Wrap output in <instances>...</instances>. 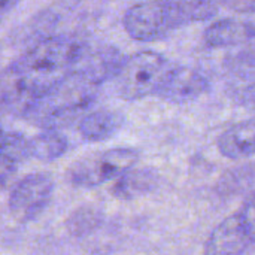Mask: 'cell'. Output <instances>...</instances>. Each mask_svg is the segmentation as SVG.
Here are the masks:
<instances>
[{"label": "cell", "mask_w": 255, "mask_h": 255, "mask_svg": "<svg viewBox=\"0 0 255 255\" xmlns=\"http://www.w3.org/2000/svg\"><path fill=\"white\" fill-rule=\"evenodd\" d=\"M88 54L72 34L39 40L0 72V112L22 117L54 85L73 73Z\"/></svg>", "instance_id": "cell-1"}, {"label": "cell", "mask_w": 255, "mask_h": 255, "mask_svg": "<svg viewBox=\"0 0 255 255\" xmlns=\"http://www.w3.org/2000/svg\"><path fill=\"white\" fill-rule=\"evenodd\" d=\"M103 82L79 66L73 73L37 99L22 115L25 121L42 128L55 130L82 120L96 103Z\"/></svg>", "instance_id": "cell-2"}, {"label": "cell", "mask_w": 255, "mask_h": 255, "mask_svg": "<svg viewBox=\"0 0 255 255\" xmlns=\"http://www.w3.org/2000/svg\"><path fill=\"white\" fill-rule=\"evenodd\" d=\"M220 4L202 0H151L130 6L123 25L127 34L139 42H154L172 31L218 13Z\"/></svg>", "instance_id": "cell-3"}, {"label": "cell", "mask_w": 255, "mask_h": 255, "mask_svg": "<svg viewBox=\"0 0 255 255\" xmlns=\"http://www.w3.org/2000/svg\"><path fill=\"white\" fill-rule=\"evenodd\" d=\"M172 66L164 55L155 51H139L126 57L115 76L118 93L126 100L157 96Z\"/></svg>", "instance_id": "cell-4"}, {"label": "cell", "mask_w": 255, "mask_h": 255, "mask_svg": "<svg viewBox=\"0 0 255 255\" xmlns=\"http://www.w3.org/2000/svg\"><path fill=\"white\" fill-rule=\"evenodd\" d=\"M255 254V191L208 236L203 255Z\"/></svg>", "instance_id": "cell-5"}, {"label": "cell", "mask_w": 255, "mask_h": 255, "mask_svg": "<svg viewBox=\"0 0 255 255\" xmlns=\"http://www.w3.org/2000/svg\"><path fill=\"white\" fill-rule=\"evenodd\" d=\"M139 152L133 148H111L78 158L67 169V181L81 188H94L121 178L134 167Z\"/></svg>", "instance_id": "cell-6"}, {"label": "cell", "mask_w": 255, "mask_h": 255, "mask_svg": "<svg viewBox=\"0 0 255 255\" xmlns=\"http://www.w3.org/2000/svg\"><path fill=\"white\" fill-rule=\"evenodd\" d=\"M54 179L48 173H30L19 179L9 194V211L19 223L36 220L49 205Z\"/></svg>", "instance_id": "cell-7"}, {"label": "cell", "mask_w": 255, "mask_h": 255, "mask_svg": "<svg viewBox=\"0 0 255 255\" xmlns=\"http://www.w3.org/2000/svg\"><path fill=\"white\" fill-rule=\"evenodd\" d=\"M209 90V79L200 70L190 66H172L157 97L169 103H190Z\"/></svg>", "instance_id": "cell-8"}, {"label": "cell", "mask_w": 255, "mask_h": 255, "mask_svg": "<svg viewBox=\"0 0 255 255\" xmlns=\"http://www.w3.org/2000/svg\"><path fill=\"white\" fill-rule=\"evenodd\" d=\"M203 40L212 48L251 45L255 42V21L236 18L218 19L205 28Z\"/></svg>", "instance_id": "cell-9"}, {"label": "cell", "mask_w": 255, "mask_h": 255, "mask_svg": "<svg viewBox=\"0 0 255 255\" xmlns=\"http://www.w3.org/2000/svg\"><path fill=\"white\" fill-rule=\"evenodd\" d=\"M218 151L232 160L255 155V117L229 127L217 140Z\"/></svg>", "instance_id": "cell-10"}, {"label": "cell", "mask_w": 255, "mask_h": 255, "mask_svg": "<svg viewBox=\"0 0 255 255\" xmlns=\"http://www.w3.org/2000/svg\"><path fill=\"white\" fill-rule=\"evenodd\" d=\"M28 157V139L21 133H6L0 143V191L10 185L19 166Z\"/></svg>", "instance_id": "cell-11"}, {"label": "cell", "mask_w": 255, "mask_h": 255, "mask_svg": "<svg viewBox=\"0 0 255 255\" xmlns=\"http://www.w3.org/2000/svg\"><path fill=\"white\" fill-rule=\"evenodd\" d=\"M123 126V115L109 109L90 111L78 123V130L85 140L103 142L111 139Z\"/></svg>", "instance_id": "cell-12"}, {"label": "cell", "mask_w": 255, "mask_h": 255, "mask_svg": "<svg viewBox=\"0 0 255 255\" xmlns=\"http://www.w3.org/2000/svg\"><path fill=\"white\" fill-rule=\"evenodd\" d=\"M157 179L158 178L154 170L133 167L117 179V184L112 188V194L123 200H131L151 193L157 185Z\"/></svg>", "instance_id": "cell-13"}, {"label": "cell", "mask_w": 255, "mask_h": 255, "mask_svg": "<svg viewBox=\"0 0 255 255\" xmlns=\"http://www.w3.org/2000/svg\"><path fill=\"white\" fill-rule=\"evenodd\" d=\"M69 148L66 136L55 130H43L34 137L28 139L30 157L48 163L60 158Z\"/></svg>", "instance_id": "cell-14"}, {"label": "cell", "mask_w": 255, "mask_h": 255, "mask_svg": "<svg viewBox=\"0 0 255 255\" xmlns=\"http://www.w3.org/2000/svg\"><path fill=\"white\" fill-rule=\"evenodd\" d=\"M236 102L241 106L250 108V109H255V82H251L250 85L241 88L236 93Z\"/></svg>", "instance_id": "cell-15"}, {"label": "cell", "mask_w": 255, "mask_h": 255, "mask_svg": "<svg viewBox=\"0 0 255 255\" xmlns=\"http://www.w3.org/2000/svg\"><path fill=\"white\" fill-rule=\"evenodd\" d=\"M236 63H239L244 67L255 69V42L236 55Z\"/></svg>", "instance_id": "cell-16"}, {"label": "cell", "mask_w": 255, "mask_h": 255, "mask_svg": "<svg viewBox=\"0 0 255 255\" xmlns=\"http://www.w3.org/2000/svg\"><path fill=\"white\" fill-rule=\"evenodd\" d=\"M16 6V1H10V0H0V21Z\"/></svg>", "instance_id": "cell-17"}, {"label": "cell", "mask_w": 255, "mask_h": 255, "mask_svg": "<svg viewBox=\"0 0 255 255\" xmlns=\"http://www.w3.org/2000/svg\"><path fill=\"white\" fill-rule=\"evenodd\" d=\"M3 137H4V133H3V127H1V124H0V143H1V140H3Z\"/></svg>", "instance_id": "cell-18"}]
</instances>
